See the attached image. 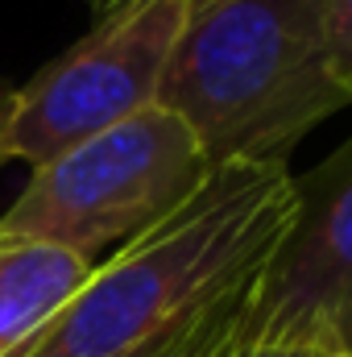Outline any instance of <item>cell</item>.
<instances>
[{"instance_id": "obj_1", "label": "cell", "mask_w": 352, "mask_h": 357, "mask_svg": "<svg viewBox=\"0 0 352 357\" xmlns=\"http://www.w3.org/2000/svg\"><path fill=\"white\" fill-rule=\"evenodd\" d=\"M294 208L286 167L232 162L175 216L91 266L13 357H224Z\"/></svg>"}, {"instance_id": "obj_3", "label": "cell", "mask_w": 352, "mask_h": 357, "mask_svg": "<svg viewBox=\"0 0 352 357\" xmlns=\"http://www.w3.org/2000/svg\"><path fill=\"white\" fill-rule=\"evenodd\" d=\"M211 171L191 129L154 104L33 167L25 191L0 212V229L95 266V254L120 250L175 216Z\"/></svg>"}, {"instance_id": "obj_6", "label": "cell", "mask_w": 352, "mask_h": 357, "mask_svg": "<svg viewBox=\"0 0 352 357\" xmlns=\"http://www.w3.org/2000/svg\"><path fill=\"white\" fill-rule=\"evenodd\" d=\"M91 262L0 229V357L21 354L83 287Z\"/></svg>"}, {"instance_id": "obj_2", "label": "cell", "mask_w": 352, "mask_h": 357, "mask_svg": "<svg viewBox=\"0 0 352 357\" xmlns=\"http://www.w3.org/2000/svg\"><path fill=\"white\" fill-rule=\"evenodd\" d=\"M158 108L191 129L211 167H286V154L349 108L323 0H191Z\"/></svg>"}, {"instance_id": "obj_7", "label": "cell", "mask_w": 352, "mask_h": 357, "mask_svg": "<svg viewBox=\"0 0 352 357\" xmlns=\"http://www.w3.org/2000/svg\"><path fill=\"white\" fill-rule=\"evenodd\" d=\"M323 17H328L332 67H336L344 91L352 96V0H323Z\"/></svg>"}, {"instance_id": "obj_8", "label": "cell", "mask_w": 352, "mask_h": 357, "mask_svg": "<svg viewBox=\"0 0 352 357\" xmlns=\"http://www.w3.org/2000/svg\"><path fill=\"white\" fill-rule=\"evenodd\" d=\"M224 357H332L319 345H269V341H237Z\"/></svg>"}, {"instance_id": "obj_9", "label": "cell", "mask_w": 352, "mask_h": 357, "mask_svg": "<svg viewBox=\"0 0 352 357\" xmlns=\"http://www.w3.org/2000/svg\"><path fill=\"white\" fill-rule=\"evenodd\" d=\"M8 108H13V88H4V84H0V167L8 162V154H4V125H8Z\"/></svg>"}, {"instance_id": "obj_4", "label": "cell", "mask_w": 352, "mask_h": 357, "mask_svg": "<svg viewBox=\"0 0 352 357\" xmlns=\"http://www.w3.org/2000/svg\"><path fill=\"white\" fill-rule=\"evenodd\" d=\"M191 0H112L88 33L13 88L4 154L42 167L71 146L154 108Z\"/></svg>"}, {"instance_id": "obj_5", "label": "cell", "mask_w": 352, "mask_h": 357, "mask_svg": "<svg viewBox=\"0 0 352 357\" xmlns=\"http://www.w3.org/2000/svg\"><path fill=\"white\" fill-rule=\"evenodd\" d=\"M237 341L352 357V137L294 178L290 225L253 287Z\"/></svg>"}]
</instances>
